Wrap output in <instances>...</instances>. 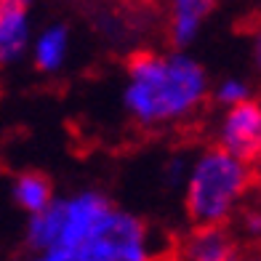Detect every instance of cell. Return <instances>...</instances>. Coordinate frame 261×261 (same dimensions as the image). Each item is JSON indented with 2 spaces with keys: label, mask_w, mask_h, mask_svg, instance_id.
Instances as JSON below:
<instances>
[{
  "label": "cell",
  "mask_w": 261,
  "mask_h": 261,
  "mask_svg": "<svg viewBox=\"0 0 261 261\" xmlns=\"http://www.w3.org/2000/svg\"><path fill=\"white\" fill-rule=\"evenodd\" d=\"M248 48H251V64L253 72L261 77V16L253 19V24L248 27Z\"/></svg>",
  "instance_id": "cell-13"
},
{
  "label": "cell",
  "mask_w": 261,
  "mask_h": 261,
  "mask_svg": "<svg viewBox=\"0 0 261 261\" xmlns=\"http://www.w3.org/2000/svg\"><path fill=\"white\" fill-rule=\"evenodd\" d=\"M67 261H152L149 227L139 216L115 208L96 234H91Z\"/></svg>",
  "instance_id": "cell-4"
},
{
  "label": "cell",
  "mask_w": 261,
  "mask_h": 261,
  "mask_svg": "<svg viewBox=\"0 0 261 261\" xmlns=\"http://www.w3.org/2000/svg\"><path fill=\"white\" fill-rule=\"evenodd\" d=\"M11 197H14L16 208H21L27 216H35V213L45 211L54 200V184L45 173L40 171H21L14 176V184H11Z\"/></svg>",
  "instance_id": "cell-10"
},
{
  "label": "cell",
  "mask_w": 261,
  "mask_h": 261,
  "mask_svg": "<svg viewBox=\"0 0 261 261\" xmlns=\"http://www.w3.org/2000/svg\"><path fill=\"white\" fill-rule=\"evenodd\" d=\"M216 144L227 155L248 163L261 160V99H248L232 110H221L216 123Z\"/></svg>",
  "instance_id": "cell-5"
},
{
  "label": "cell",
  "mask_w": 261,
  "mask_h": 261,
  "mask_svg": "<svg viewBox=\"0 0 261 261\" xmlns=\"http://www.w3.org/2000/svg\"><path fill=\"white\" fill-rule=\"evenodd\" d=\"M208 99H213L221 110H232V107L253 99V86H251V80H245L240 75H227L211 86Z\"/></svg>",
  "instance_id": "cell-11"
},
{
  "label": "cell",
  "mask_w": 261,
  "mask_h": 261,
  "mask_svg": "<svg viewBox=\"0 0 261 261\" xmlns=\"http://www.w3.org/2000/svg\"><path fill=\"white\" fill-rule=\"evenodd\" d=\"M232 221H234L232 234L237 237V243L261 248V205H243Z\"/></svg>",
  "instance_id": "cell-12"
},
{
  "label": "cell",
  "mask_w": 261,
  "mask_h": 261,
  "mask_svg": "<svg viewBox=\"0 0 261 261\" xmlns=\"http://www.w3.org/2000/svg\"><path fill=\"white\" fill-rule=\"evenodd\" d=\"M32 35L35 30L27 3L0 0V69L19 64L30 54Z\"/></svg>",
  "instance_id": "cell-6"
},
{
  "label": "cell",
  "mask_w": 261,
  "mask_h": 261,
  "mask_svg": "<svg viewBox=\"0 0 261 261\" xmlns=\"http://www.w3.org/2000/svg\"><path fill=\"white\" fill-rule=\"evenodd\" d=\"M69 45H72V35H69L67 24H45L38 32L32 35V43H30V59L32 64L45 75H54L59 72L64 64H67V56H69Z\"/></svg>",
  "instance_id": "cell-9"
},
{
  "label": "cell",
  "mask_w": 261,
  "mask_h": 261,
  "mask_svg": "<svg viewBox=\"0 0 261 261\" xmlns=\"http://www.w3.org/2000/svg\"><path fill=\"white\" fill-rule=\"evenodd\" d=\"M232 261H261V248H253V251H240V253H237Z\"/></svg>",
  "instance_id": "cell-15"
},
{
  "label": "cell",
  "mask_w": 261,
  "mask_h": 261,
  "mask_svg": "<svg viewBox=\"0 0 261 261\" xmlns=\"http://www.w3.org/2000/svg\"><path fill=\"white\" fill-rule=\"evenodd\" d=\"M211 75L187 51H134L123 69L120 104L141 130L187 123L205 107Z\"/></svg>",
  "instance_id": "cell-1"
},
{
  "label": "cell",
  "mask_w": 261,
  "mask_h": 261,
  "mask_svg": "<svg viewBox=\"0 0 261 261\" xmlns=\"http://www.w3.org/2000/svg\"><path fill=\"white\" fill-rule=\"evenodd\" d=\"M117 205L99 189H80L69 197H56L54 203L30 216L27 245L35 253H72L110 219Z\"/></svg>",
  "instance_id": "cell-3"
},
{
  "label": "cell",
  "mask_w": 261,
  "mask_h": 261,
  "mask_svg": "<svg viewBox=\"0 0 261 261\" xmlns=\"http://www.w3.org/2000/svg\"><path fill=\"white\" fill-rule=\"evenodd\" d=\"M256 179L253 168L219 147H205L187 163L184 211L192 227H229L245 205Z\"/></svg>",
  "instance_id": "cell-2"
},
{
  "label": "cell",
  "mask_w": 261,
  "mask_h": 261,
  "mask_svg": "<svg viewBox=\"0 0 261 261\" xmlns=\"http://www.w3.org/2000/svg\"><path fill=\"white\" fill-rule=\"evenodd\" d=\"M27 261H67V256L59 253V251H48V253H35V256L27 258Z\"/></svg>",
  "instance_id": "cell-14"
},
{
  "label": "cell",
  "mask_w": 261,
  "mask_h": 261,
  "mask_svg": "<svg viewBox=\"0 0 261 261\" xmlns=\"http://www.w3.org/2000/svg\"><path fill=\"white\" fill-rule=\"evenodd\" d=\"M237 253L232 227H192L179 243V261H232Z\"/></svg>",
  "instance_id": "cell-7"
},
{
  "label": "cell",
  "mask_w": 261,
  "mask_h": 261,
  "mask_svg": "<svg viewBox=\"0 0 261 261\" xmlns=\"http://www.w3.org/2000/svg\"><path fill=\"white\" fill-rule=\"evenodd\" d=\"M213 14V3L208 0H176L165 16V38L173 51L189 48L203 32L205 21Z\"/></svg>",
  "instance_id": "cell-8"
}]
</instances>
